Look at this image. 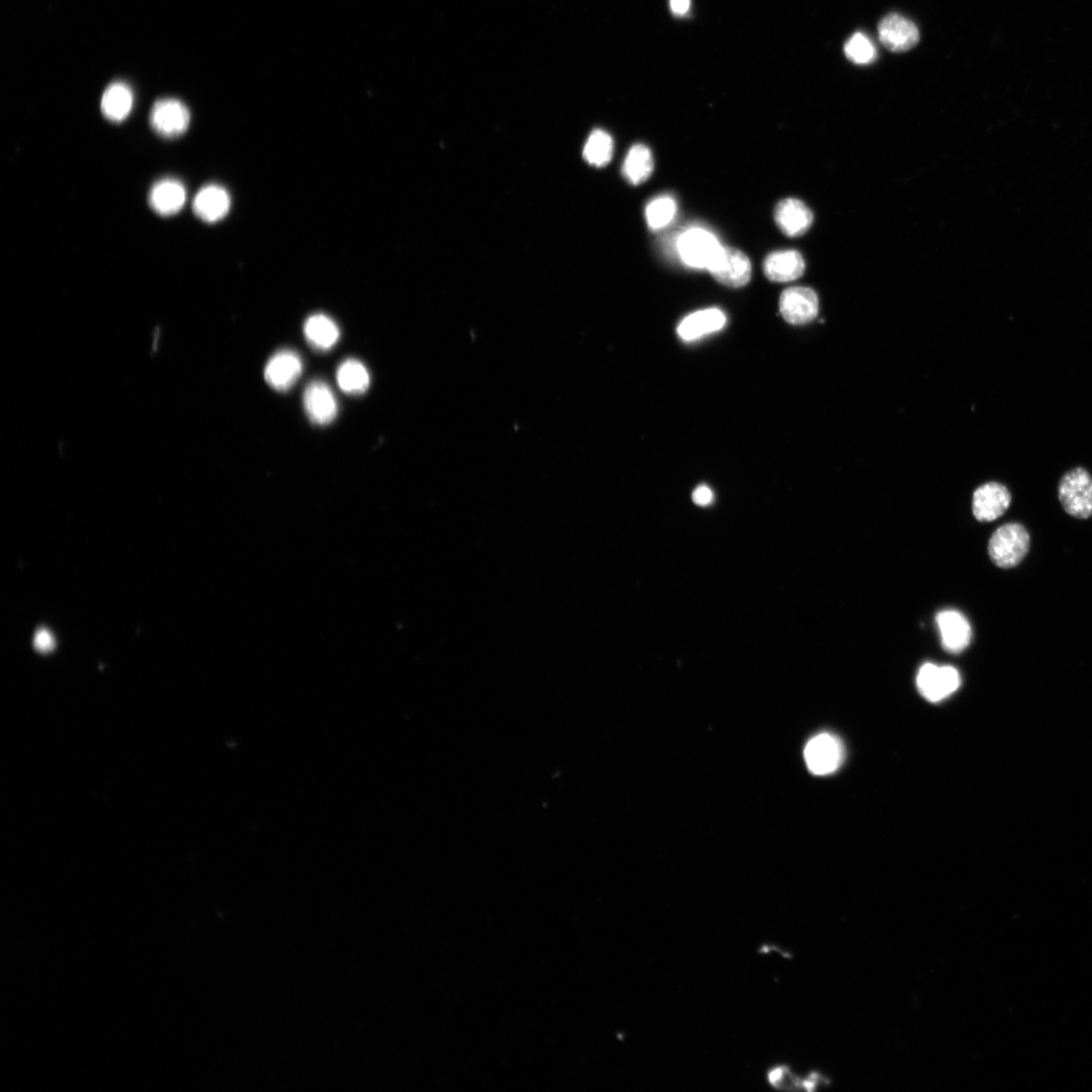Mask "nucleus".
Listing matches in <instances>:
<instances>
[{
	"label": "nucleus",
	"instance_id": "1",
	"mask_svg": "<svg viewBox=\"0 0 1092 1092\" xmlns=\"http://www.w3.org/2000/svg\"><path fill=\"white\" fill-rule=\"evenodd\" d=\"M1030 535L1021 523H1007L992 534L988 544L989 558L1001 569L1018 567L1027 557Z\"/></svg>",
	"mask_w": 1092,
	"mask_h": 1092
},
{
	"label": "nucleus",
	"instance_id": "2",
	"mask_svg": "<svg viewBox=\"0 0 1092 1092\" xmlns=\"http://www.w3.org/2000/svg\"><path fill=\"white\" fill-rule=\"evenodd\" d=\"M1058 498L1064 511L1078 520L1092 518V476L1082 468L1067 471L1058 487Z\"/></svg>",
	"mask_w": 1092,
	"mask_h": 1092
},
{
	"label": "nucleus",
	"instance_id": "3",
	"mask_svg": "<svg viewBox=\"0 0 1092 1092\" xmlns=\"http://www.w3.org/2000/svg\"><path fill=\"white\" fill-rule=\"evenodd\" d=\"M845 754L843 742L828 732L812 738L804 749L807 768L817 776H826L837 772L844 763Z\"/></svg>",
	"mask_w": 1092,
	"mask_h": 1092
},
{
	"label": "nucleus",
	"instance_id": "4",
	"mask_svg": "<svg viewBox=\"0 0 1092 1092\" xmlns=\"http://www.w3.org/2000/svg\"><path fill=\"white\" fill-rule=\"evenodd\" d=\"M677 248L686 266L708 270L717 260L723 246L717 237L710 232L702 228H692L679 237Z\"/></svg>",
	"mask_w": 1092,
	"mask_h": 1092
},
{
	"label": "nucleus",
	"instance_id": "5",
	"mask_svg": "<svg viewBox=\"0 0 1092 1092\" xmlns=\"http://www.w3.org/2000/svg\"><path fill=\"white\" fill-rule=\"evenodd\" d=\"M960 685V674L952 667H939L927 663L921 668L917 677V686L922 697L932 703L948 698L959 689Z\"/></svg>",
	"mask_w": 1092,
	"mask_h": 1092
},
{
	"label": "nucleus",
	"instance_id": "6",
	"mask_svg": "<svg viewBox=\"0 0 1092 1092\" xmlns=\"http://www.w3.org/2000/svg\"><path fill=\"white\" fill-rule=\"evenodd\" d=\"M190 123L189 109L174 98L159 99L150 113V125L152 129L165 138H176L184 135Z\"/></svg>",
	"mask_w": 1092,
	"mask_h": 1092
},
{
	"label": "nucleus",
	"instance_id": "7",
	"mask_svg": "<svg viewBox=\"0 0 1092 1092\" xmlns=\"http://www.w3.org/2000/svg\"><path fill=\"white\" fill-rule=\"evenodd\" d=\"M819 308V296L809 288H789L780 297V312L784 319L793 325L812 322L818 317Z\"/></svg>",
	"mask_w": 1092,
	"mask_h": 1092
},
{
	"label": "nucleus",
	"instance_id": "8",
	"mask_svg": "<svg viewBox=\"0 0 1092 1092\" xmlns=\"http://www.w3.org/2000/svg\"><path fill=\"white\" fill-rule=\"evenodd\" d=\"M714 279L730 288L746 286L751 276V265L748 256L742 251L723 247L717 260L708 269Z\"/></svg>",
	"mask_w": 1092,
	"mask_h": 1092
},
{
	"label": "nucleus",
	"instance_id": "9",
	"mask_svg": "<svg viewBox=\"0 0 1092 1092\" xmlns=\"http://www.w3.org/2000/svg\"><path fill=\"white\" fill-rule=\"evenodd\" d=\"M302 372L301 356L293 350L283 349L270 357L265 369V377L270 388L286 393L296 384Z\"/></svg>",
	"mask_w": 1092,
	"mask_h": 1092
},
{
	"label": "nucleus",
	"instance_id": "10",
	"mask_svg": "<svg viewBox=\"0 0 1092 1092\" xmlns=\"http://www.w3.org/2000/svg\"><path fill=\"white\" fill-rule=\"evenodd\" d=\"M881 43L891 52H906L920 41L918 27L899 13H889L878 26Z\"/></svg>",
	"mask_w": 1092,
	"mask_h": 1092
},
{
	"label": "nucleus",
	"instance_id": "11",
	"mask_svg": "<svg viewBox=\"0 0 1092 1092\" xmlns=\"http://www.w3.org/2000/svg\"><path fill=\"white\" fill-rule=\"evenodd\" d=\"M1011 504V494L1000 483L991 482L980 486L973 495L972 509L980 522L999 520Z\"/></svg>",
	"mask_w": 1092,
	"mask_h": 1092
},
{
	"label": "nucleus",
	"instance_id": "12",
	"mask_svg": "<svg viewBox=\"0 0 1092 1092\" xmlns=\"http://www.w3.org/2000/svg\"><path fill=\"white\" fill-rule=\"evenodd\" d=\"M303 403L308 419L314 425H329L339 414V404L335 394L322 381H313L307 386Z\"/></svg>",
	"mask_w": 1092,
	"mask_h": 1092
},
{
	"label": "nucleus",
	"instance_id": "13",
	"mask_svg": "<svg viewBox=\"0 0 1092 1092\" xmlns=\"http://www.w3.org/2000/svg\"><path fill=\"white\" fill-rule=\"evenodd\" d=\"M944 648L951 653L963 651L971 643L972 629L964 615L945 610L937 615Z\"/></svg>",
	"mask_w": 1092,
	"mask_h": 1092
},
{
	"label": "nucleus",
	"instance_id": "14",
	"mask_svg": "<svg viewBox=\"0 0 1092 1092\" xmlns=\"http://www.w3.org/2000/svg\"><path fill=\"white\" fill-rule=\"evenodd\" d=\"M775 221L785 235L800 237L810 229L813 214L803 202L797 198H786L776 207Z\"/></svg>",
	"mask_w": 1092,
	"mask_h": 1092
},
{
	"label": "nucleus",
	"instance_id": "15",
	"mask_svg": "<svg viewBox=\"0 0 1092 1092\" xmlns=\"http://www.w3.org/2000/svg\"><path fill=\"white\" fill-rule=\"evenodd\" d=\"M804 270L803 257L796 250L771 253L764 262L765 274L774 283L797 281L802 276Z\"/></svg>",
	"mask_w": 1092,
	"mask_h": 1092
},
{
	"label": "nucleus",
	"instance_id": "16",
	"mask_svg": "<svg viewBox=\"0 0 1092 1092\" xmlns=\"http://www.w3.org/2000/svg\"><path fill=\"white\" fill-rule=\"evenodd\" d=\"M192 207L194 214L201 220L216 223L228 214L231 198L224 188L211 185L197 192Z\"/></svg>",
	"mask_w": 1092,
	"mask_h": 1092
},
{
	"label": "nucleus",
	"instance_id": "17",
	"mask_svg": "<svg viewBox=\"0 0 1092 1092\" xmlns=\"http://www.w3.org/2000/svg\"><path fill=\"white\" fill-rule=\"evenodd\" d=\"M148 201L155 213L165 216H172L184 208L187 190L181 182L167 178L153 186Z\"/></svg>",
	"mask_w": 1092,
	"mask_h": 1092
},
{
	"label": "nucleus",
	"instance_id": "18",
	"mask_svg": "<svg viewBox=\"0 0 1092 1092\" xmlns=\"http://www.w3.org/2000/svg\"><path fill=\"white\" fill-rule=\"evenodd\" d=\"M726 322L725 315L719 309H707L689 315L678 327V334L685 342L721 330Z\"/></svg>",
	"mask_w": 1092,
	"mask_h": 1092
},
{
	"label": "nucleus",
	"instance_id": "19",
	"mask_svg": "<svg viewBox=\"0 0 1092 1092\" xmlns=\"http://www.w3.org/2000/svg\"><path fill=\"white\" fill-rule=\"evenodd\" d=\"M304 334L313 349L326 352L339 343L341 330L330 317L316 314L308 317L304 325Z\"/></svg>",
	"mask_w": 1092,
	"mask_h": 1092
},
{
	"label": "nucleus",
	"instance_id": "20",
	"mask_svg": "<svg viewBox=\"0 0 1092 1092\" xmlns=\"http://www.w3.org/2000/svg\"><path fill=\"white\" fill-rule=\"evenodd\" d=\"M767 1078L773 1087L782 1090L814 1091L830 1083L829 1079L822 1076L820 1072H811L806 1078H800L786 1065L771 1068L768 1071Z\"/></svg>",
	"mask_w": 1092,
	"mask_h": 1092
},
{
	"label": "nucleus",
	"instance_id": "21",
	"mask_svg": "<svg viewBox=\"0 0 1092 1092\" xmlns=\"http://www.w3.org/2000/svg\"><path fill=\"white\" fill-rule=\"evenodd\" d=\"M134 105L132 89L124 83L112 84L102 98V112L109 121L121 123L130 114Z\"/></svg>",
	"mask_w": 1092,
	"mask_h": 1092
},
{
	"label": "nucleus",
	"instance_id": "22",
	"mask_svg": "<svg viewBox=\"0 0 1092 1092\" xmlns=\"http://www.w3.org/2000/svg\"><path fill=\"white\" fill-rule=\"evenodd\" d=\"M653 167L650 150L643 144H637L629 150L622 170L625 180L629 184L639 186L648 180Z\"/></svg>",
	"mask_w": 1092,
	"mask_h": 1092
},
{
	"label": "nucleus",
	"instance_id": "23",
	"mask_svg": "<svg viewBox=\"0 0 1092 1092\" xmlns=\"http://www.w3.org/2000/svg\"><path fill=\"white\" fill-rule=\"evenodd\" d=\"M337 384L347 394L361 395L369 388L370 377L367 368L350 359L343 363L336 373Z\"/></svg>",
	"mask_w": 1092,
	"mask_h": 1092
},
{
	"label": "nucleus",
	"instance_id": "24",
	"mask_svg": "<svg viewBox=\"0 0 1092 1092\" xmlns=\"http://www.w3.org/2000/svg\"><path fill=\"white\" fill-rule=\"evenodd\" d=\"M614 143L611 136L602 131L595 130L588 138L584 148L585 161L593 166H606L612 159Z\"/></svg>",
	"mask_w": 1092,
	"mask_h": 1092
},
{
	"label": "nucleus",
	"instance_id": "25",
	"mask_svg": "<svg viewBox=\"0 0 1092 1092\" xmlns=\"http://www.w3.org/2000/svg\"><path fill=\"white\" fill-rule=\"evenodd\" d=\"M677 213V204L670 195H661L654 198L646 210L647 222L652 230H660L668 226Z\"/></svg>",
	"mask_w": 1092,
	"mask_h": 1092
},
{
	"label": "nucleus",
	"instance_id": "26",
	"mask_svg": "<svg viewBox=\"0 0 1092 1092\" xmlns=\"http://www.w3.org/2000/svg\"><path fill=\"white\" fill-rule=\"evenodd\" d=\"M845 54L849 61L858 65H868L876 61L877 50L876 45L864 34H853L845 45Z\"/></svg>",
	"mask_w": 1092,
	"mask_h": 1092
},
{
	"label": "nucleus",
	"instance_id": "27",
	"mask_svg": "<svg viewBox=\"0 0 1092 1092\" xmlns=\"http://www.w3.org/2000/svg\"><path fill=\"white\" fill-rule=\"evenodd\" d=\"M54 639L47 630H39L35 637L34 646L38 650L49 651L54 648Z\"/></svg>",
	"mask_w": 1092,
	"mask_h": 1092
},
{
	"label": "nucleus",
	"instance_id": "28",
	"mask_svg": "<svg viewBox=\"0 0 1092 1092\" xmlns=\"http://www.w3.org/2000/svg\"><path fill=\"white\" fill-rule=\"evenodd\" d=\"M692 498L695 504L704 507L712 502L713 494L708 487L700 486L694 491Z\"/></svg>",
	"mask_w": 1092,
	"mask_h": 1092
},
{
	"label": "nucleus",
	"instance_id": "29",
	"mask_svg": "<svg viewBox=\"0 0 1092 1092\" xmlns=\"http://www.w3.org/2000/svg\"><path fill=\"white\" fill-rule=\"evenodd\" d=\"M671 10L674 14H686L691 6V0H670Z\"/></svg>",
	"mask_w": 1092,
	"mask_h": 1092
}]
</instances>
